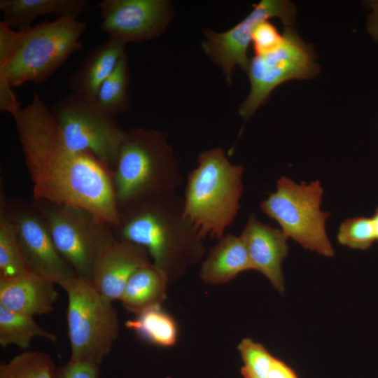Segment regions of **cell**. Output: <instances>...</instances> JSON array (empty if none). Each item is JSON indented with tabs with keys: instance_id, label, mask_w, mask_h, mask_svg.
<instances>
[{
	"instance_id": "1",
	"label": "cell",
	"mask_w": 378,
	"mask_h": 378,
	"mask_svg": "<svg viewBox=\"0 0 378 378\" xmlns=\"http://www.w3.org/2000/svg\"><path fill=\"white\" fill-rule=\"evenodd\" d=\"M33 200L77 206L112 227L119 209L111 174L94 156L64 144L51 111L36 93L13 115Z\"/></svg>"
},
{
	"instance_id": "2",
	"label": "cell",
	"mask_w": 378,
	"mask_h": 378,
	"mask_svg": "<svg viewBox=\"0 0 378 378\" xmlns=\"http://www.w3.org/2000/svg\"><path fill=\"white\" fill-rule=\"evenodd\" d=\"M112 229L117 240L144 247L169 281L182 276L204 254L203 239L186 216L177 193L120 209L118 222Z\"/></svg>"
},
{
	"instance_id": "3",
	"label": "cell",
	"mask_w": 378,
	"mask_h": 378,
	"mask_svg": "<svg viewBox=\"0 0 378 378\" xmlns=\"http://www.w3.org/2000/svg\"><path fill=\"white\" fill-rule=\"evenodd\" d=\"M87 24L57 18L22 30L0 22V88L46 81L75 52Z\"/></svg>"
},
{
	"instance_id": "4",
	"label": "cell",
	"mask_w": 378,
	"mask_h": 378,
	"mask_svg": "<svg viewBox=\"0 0 378 378\" xmlns=\"http://www.w3.org/2000/svg\"><path fill=\"white\" fill-rule=\"evenodd\" d=\"M111 180L119 210L148 198L176 193L181 171L166 135L141 127L127 131Z\"/></svg>"
},
{
	"instance_id": "5",
	"label": "cell",
	"mask_w": 378,
	"mask_h": 378,
	"mask_svg": "<svg viewBox=\"0 0 378 378\" xmlns=\"http://www.w3.org/2000/svg\"><path fill=\"white\" fill-rule=\"evenodd\" d=\"M187 176L184 213L199 236L220 239L240 209L244 167L220 148L201 152Z\"/></svg>"
},
{
	"instance_id": "6",
	"label": "cell",
	"mask_w": 378,
	"mask_h": 378,
	"mask_svg": "<svg viewBox=\"0 0 378 378\" xmlns=\"http://www.w3.org/2000/svg\"><path fill=\"white\" fill-rule=\"evenodd\" d=\"M66 293V321L70 359L100 365L119 334V322L112 302L92 284L79 277L59 285Z\"/></svg>"
},
{
	"instance_id": "7",
	"label": "cell",
	"mask_w": 378,
	"mask_h": 378,
	"mask_svg": "<svg viewBox=\"0 0 378 378\" xmlns=\"http://www.w3.org/2000/svg\"><path fill=\"white\" fill-rule=\"evenodd\" d=\"M62 257L77 277L92 282L102 255L116 240L112 227L85 209L32 200Z\"/></svg>"
},
{
	"instance_id": "8",
	"label": "cell",
	"mask_w": 378,
	"mask_h": 378,
	"mask_svg": "<svg viewBox=\"0 0 378 378\" xmlns=\"http://www.w3.org/2000/svg\"><path fill=\"white\" fill-rule=\"evenodd\" d=\"M323 190L319 181L297 183L286 176L276 182V190L262 200L260 207L276 220L281 230L303 248L325 257L334 250L326 230L328 211L321 209Z\"/></svg>"
},
{
	"instance_id": "9",
	"label": "cell",
	"mask_w": 378,
	"mask_h": 378,
	"mask_svg": "<svg viewBox=\"0 0 378 378\" xmlns=\"http://www.w3.org/2000/svg\"><path fill=\"white\" fill-rule=\"evenodd\" d=\"M65 145L97 158L111 174L127 131L96 103L71 93L50 110Z\"/></svg>"
},
{
	"instance_id": "10",
	"label": "cell",
	"mask_w": 378,
	"mask_h": 378,
	"mask_svg": "<svg viewBox=\"0 0 378 378\" xmlns=\"http://www.w3.org/2000/svg\"><path fill=\"white\" fill-rule=\"evenodd\" d=\"M279 48L250 59L246 71L251 83L248 97L239 108V115L250 118L280 84L293 79H309L318 73L314 52L299 36L294 27H285Z\"/></svg>"
},
{
	"instance_id": "11",
	"label": "cell",
	"mask_w": 378,
	"mask_h": 378,
	"mask_svg": "<svg viewBox=\"0 0 378 378\" xmlns=\"http://www.w3.org/2000/svg\"><path fill=\"white\" fill-rule=\"evenodd\" d=\"M6 209L30 272L59 286L76 276L58 252L45 218L31 202L6 197Z\"/></svg>"
},
{
	"instance_id": "12",
	"label": "cell",
	"mask_w": 378,
	"mask_h": 378,
	"mask_svg": "<svg viewBox=\"0 0 378 378\" xmlns=\"http://www.w3.org/2000/svg\"><path fill=\"white\" fill-rule=\"evenodd\" d=\"M295 8L286 0H262L253 4V10L239 23L221 33L206 31L202 48L209 58L219 65L227 82L232 81V71L239 66L246 72L250 59L247 50L252 41L255 27L262 22L278 18L285 27H292L295 21Z\"/></svg>"
},
{
	"instance_id": "13",
	"label": "cell",
	"mask_w": 378,
	"mask_h": 378,
	"mask_svg": "<svg viewBox=\"0 0 378 378\" xmlns=\"http://www.w3.org/2000/svg\"><path fill=\"white\" fill-rule=\"evenodd\" d=\"M96 6L100 28L108 38L125 44L160 36L170 15L169 4L164 0H103Z\"/></svg>"
},
{
	"instance_id": "14",
	"label": "cell",
	"mask_w": 378,
	"mask_h": 378,
	"mask_svg": "<svg viewBox=\"0 0 378 378\" xmlns=\"http://www.w3.org/2000/svg\"><path fill=\"white\" fill-rule=\"evenodd\" d=\"M253 269L264 274L281 293L285 290L281 264L288 253V237L251 215L240 235Z\"/></svg>"
},
{
	"instance_id": "15",
	"label": "cell",
	"mask_w": 378,
	"mask_h": 378,
	"mask_svg": "<svg viewBox=\"0 0 378 378\" xmlns=\"http://www.w3.org/2000/svg\"><path fill=\"white\" fill-rule=\"evenodd\" d=\"M151 262L144 247L116 239L98 261L91 284L109 301L120 300L133 274Z\"/></svg>"
},
{
	"instance_id": "16",
	"label": "cell",
	"mask_w": 378,
	"mask_h": 378,
	"mask_svg": "<svg viewBox=\"0 0 378 378\" xmlns=\"http://www.w3.org/2000/svg\"><path fill=\"white\" fill-rule=\"evenodd\" d=\"M52 281L32 272L10 279H0V305L7 309L34 316L53 310L58 293Z\"/></svg>"
},
{
	"instance_id": "17",
	"label": "cell",
	"mask_w": 378,
	"mask_h": 378,
	"mask_svg": "<svg viewBox=\"0 0 378 378\" xmlns=\"http://www.w3.org/2000/svg\"><path fill=\"white\" fill-rule=\"evenodd\" d=\"M125 45L108 38L92 50L67 80V88L71 93L96 103L100 86L125 54Z\"/></svg>"
},
{
	"instance_id": "18",
	"label": "cell",
	"mask_w": 378,
	"mask_h": 378,
	"mask_svg": "<svg viewBox=\"0 0 378 378\" xmlns=\"http://www.w3.org/2000/svg\"><path fill=\"white\" fill-rule=\"evenodd\" d=\"M202 264L200 278L207 284L228 282L242 272L253 270L240 236L223 235Z\"/></svg>"
},
{
	"instance_id": "19",
	"label": "cell",
	"mask_w": 378,
	"mask_h": 378,
	"mask_svg": "<svg viewBox=\"0 0 378 378\" xmlns=\"http://www.w3.org/2000/svg\"><path fill=\"white\" fill-rule=\"evenodd\" d=\"M88 0H1L4 23L18 30L29 28L34 19L45 15L77 19L90 9Z\"/></svg>"
},
{
	"instance_id": "20",
	"label": "cell",
	"mask_w": 378,
	"mask_h": 378,
	"mask_svg": "<svg viewBox=\"0 0 378 378\" xmlns=\"http://www.w3.org/2000/svg\"><path fill=\"white\" fill-rule=\"evenodd\" d=\"M169 280L153 262L136 270L127 281L120 298L125 309L134 314L161 305L167 295Z\"/></svg>"
},
{
	"instance_id": "21",
	"label": "cell",
	"mask_w": 378,
	"mask_h": 378,
	"mask_svg": "<svg viewBox=\"0 0 378 378\" xmlns=\"http://www.w3.org/2000/svg\"><path fill=\"white\" fill-rule=\"evenodd\" d=\"M125 326L142 340L154 345L169 347L175 344L178 328L175 320L161 305L147 308L138 314Z\"/></svg>"
},
{
	"instance_id": "22",
	"label": "cell",
	"mask_w": 378,
	"mask_h": 378,
	"mask_svg": "<svg viewBox=\"0 0 378 378\" xmlns=\"http://www.w3.org/2000/svg\"><path fill=\"white\" fill-rule=\"evenodd\" d=\"M40 337L56 342L55 334L46 331L34 321V316L7 309L0 305V345L14 344L27 349L33 338Z\"/></svg>"
},
{
	"instance_id": "23",
	"label": "cell",
	"mask_w": 378,
	"mask_h": 378,
	"mask_svg": "<svg viewBox=\"0 0 378 378\" xmlns=\"http://www.w3.org/2000/svg\"><path fill=\"white\" fill-rule=\"evenodd\" d=\"M6 195L0 189V279L17 277L30 272L22 255L15 227L6 209Z\"/></svg>"
},
{
	"instance_id": "24",
	"label": "cell",
	"mask_w": 378,
	"mask_h": 378,
	"mask_svg": "<svg viewBox=\"0 0 378 378\" xmlns=\"http://www.w3.org/2000/svg\"><path fill=\"white\" fill-rule=\"evenodd\" d=\"M129 78L127 58L125 54L113 73L100 86L97 94L96 104L115 115L126 111L129 106Z\"/></svg>"
},
{
	"instance_id": "25",
	"label": "cell",
	"mask_w": 378,
	"mask_h": 378,
	"mask_svg": "<svg viewBox=\"0 0 378 378\" xmlns=\"http://www.w3.org/2000/svg\"><path fill=\"white\" fill-rule=\"evenodd\" d=\"M51 356L41 351H25L0 364V378H56Z\"/></svg>"
},
{
	"instance_id": "26",
	"label": "cell",
	"mask_w": 378,
	"mask_h": 378,
	"mask_svg": "<svg viewBox=\"0 0 378 378\" xmlns=\"http://www.w3.org/2000/svg\"><path fill=\"white\" fill-rule=\"evenodd\" d=\"M340 244L354 249L365 250L377 241L371 218L358 216L344 220L338 230Z\"/></svg>"
},
{
	"instance_id": "27",
	"label": "cell",
	"mask_w": 378,
	"mask_h": 378,
	"mask_svg": "<svg viewBox=\"0 0 378 378\" xmlns=\"http://www.w3.org/2000/svg\"><path fill=\"white\" fill-rule=\"evenodd\" d=\"M238 350L244 363L241 370L243 376L267 378L274 357L263 345L245 338L239 344Z\"/></svg>"
},
{
	"instance_id": "28",
	"label": "cell",
	"mask_w": 378,
	"mask_h": 378,
	"mask_svg": "<svg viewBox=\"0 0 378 378\" xmlns=\"http://www.w3.org/2000/svg\"><path fill=\"white\" fill-rule=\"evenodd\" d=\"M284 39L276 28L267 20L260 22L254 29L252 36L255 55L270 52L280 46Z\"/></svg>"
},
{
	"instance_id": "29",
	"label": "cell",
	"mask_w": 378,
	"mask_h": 378,
	"mask_svg": "<svg viewBox=\"0 0 378 378\" xmlns=\"http://www.w3.org/2000/svg\"><path fill=\"white\" fill-rule=\"evenodd\" d=\"M99 366L69 360L57 369L56 378H99Z\"/></svg>"
},
{
	"instance_id": "30",
	"label": "cell",
	"mask_w": 378,
	"mask_h": 378,
	"mask_svg": "<svg viewBox=\"0 0 378 378\" xmlns=\"http://www.w3.org/2000/svg\"><path fill=\"white\" fill-rule=\"evenodd\" d=\"M267 378H298V377L286 363L274 358Z\"/></svg>"
},
{
	"instance_id": "31",
	"label": "cell",
	"mask_w": 378,
	"mask_h": 378,
	"mask_svg": "<svg viewBox=\"0 0 378 378\" xmlns=\"http://www.w3.org/2000/svg\"><path fill=\"white\" fill-rule=\"evenodd\" d=\"M368 5L372 13L368 17L367 29L372 38L378 42V1H370Z\"/></svg>"
},
{
	"instance_id": "32",
	"label": "cell",
	"mask_w": 378,
	"mask_h": 378,
	"mask_svg": "<svg viewBox=\"0 0 378 378\" xmlns=\"http://www.w3.org/2000/svg\"><path fill=\"white\" fill-rule=\"evenodd\" d=\"M371 219L374 229L376 240L378 241V207L376 209Z\"/></svg>"
},
{
	"instance_id": "33",
	"label": "cell",
	"mask_w": 378,
	"mask_h": 378,
	"mask_svg": "<svg viewBox=\"0 0 378 378\" xmlns=\"http://www.w3.org/2000/svg\"><path fill=\"white\" fill-rule=\"evenodd\" d=\"M245 378H254L253 377H251V376H248V375H245L244 376Z\"/></svg>"
}]
</instances>
